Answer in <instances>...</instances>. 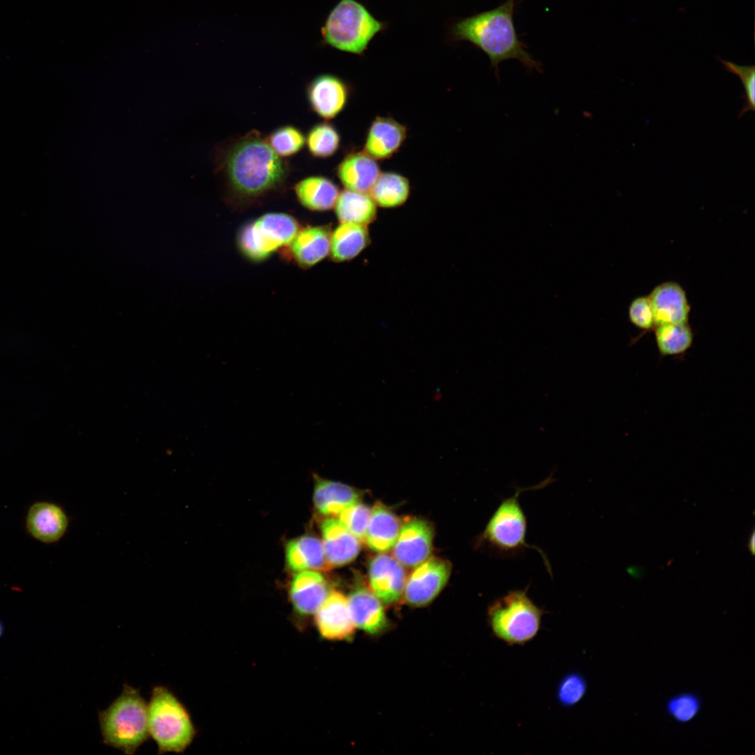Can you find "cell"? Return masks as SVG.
Instances as JSON below:
<instances>
[{
  "label": "cell",
  "mask_w": 755,
  "mask_h": 755,
  "mask_svg": "<svg viewBox=\"0 0 755 755\" xmlns=\"http://www.w3.org/2000/svg\"><path fill=\"white\" fill-rule=\"evenodd\" d=\"M516 1L506 0L494 9L458 20L450 27V38L468 41L484 52L496 73L502 62L511 59L528 70L540 71V64L527 51L516 31L513 20Z\"/></svg>",
  "instance_id": "cell-1"
},
{
  "label": "cell",
  "mask_w": 755,
  "mask_h": 755,
  "mask_svg": "<svg viewBox=\"0 0 755 755\" xmlns=\"http://www.w3.org/2000/svg\"><path fill=\"white\" fill-rule=\"evenodd\" d=\"M224 176L231 191L244 199H255L279 187L288 173L287 163L266 138L252 131L226 150Z\"/></svg>",
  "instance_id": "cell-2"
},
{
  "label": "cell",
  "mask_w": 755,
  "mask_h": 755,
  "mask_svg": "<svg viewBox=\"0 0 755 755\" xmlns=\"http://www.w3.org/2000/svg\"><path fill=\"white\" fill-rule=\"evenodd\" d=\"M103 742L126 754H135L149 738L148 704L138 689L124 684L122 693L99 712Z\"/></svg>",
  "instance_id": "cell-3"
},
{
  "label": "cell",
  "mask_w": 755,
  "mask_h": 755,
  "mask_svg": "<svg viewBox=\"0 0 755 755\" xmlns=\"http://www.w3.org/2000/svg\"><path fill=\"white\" fill-rule=\"evenodd\" d=\"M387 23L378 20L362 3L339 0L321 29L322 43L340 51L362 56Z\"/></svg>",
  "instance_id": "cell-4"
},
{
  "label": "cell",
  "mask_w": 755,
  "mask_h": 755,
  "mask_svg": "<svg viewBox=\"0 0 755 755\" xmlns=\"http://www.w3.org/2000/svg\"><path fill=\"white\" fill-rule=\"evenodd\" d=\"M552 481L549 476L539 484L517 488L515 493L503 499L493 512L480 536V542L491 549L493 553L503 556L519 554L527 548L534 549L540 553L547 569L552 575L551 566L545 552L539 547L529 545L526 540V517L519 501V494L522 492L541 489Z\"/></svg>",
  "instance_id": "cell-5"
},
{
  "label": "cell",
  "mask_w": 755,
  "mask_h": 755,
  "mask_svg": "<svg viewBox=\"0 0 755 755\" xmlns=\"http://www.w3.org/2000/svg\"><path fill=\"white\" fill-rule=\"evenodd\" d=\"M150 735L158 746L157 754L182 753L196 731L185 706L168 688L153 687L148 704Z\"/></svg>",
  "instance_id": "cell-6"
},
{
  "label": "cell",
  "mask_w": 755,
  "mask_h": 755,
  "mask_svg": "<svg viewBox=\"0 0 755 755\" xmlns=\"http://www.w3.org/2000/svg\"><path fill=\"white\" fill-rule=\"evenodd\" d=\"M544 613L529 598L526 588L496 599L488 607L487 618L498 639L509 645H522L537 635Z\"/></svg>",
  "instance_id": "cell-7"
},
{
  "label": "cell",
  "mask_w": 755,
  "mask_h": 755,
  "mask_svg": "<svg viewBox=\"0 0 755 755\" xmlns=\"http://www.w3.org/2000/svg\"><path fill=\"white\" fill-rule=\"evenodd\" d=\"M299 231V223L292 216L266 213L241 227L238 245L247 259L261 261L280 247L289 245Z\"/></svg>",
  "instance_id": "cell-8"
},
{
  "label": "cell",
  "mask_w": 755,
  "mask_h": 755,
  "mask_svg": "<svg viewBox=\"0 0 755 755\" xmlns=\"http://www.w3.org/2000/svg\"><path fill=\"white\" fill-rule=\"evenodd\" d=\"M451 573L448 561L428 558L416 566L406 580L403 595L406 603L414 607L430 603L445 586Z\"/></svg>",
  "instance_id": "cell-9"
},
{
  "label": "cell",
  "mask_w": 755,
  "mask_h": 755,
  "mask_svg": "<svg viewBox=\"0 0 755 755\" xmlns=\"http://www.w3.org/2000/svg\"><path fill=\"white\" fill-rule=\"evenodd\" d=\"M350 94V85L341 78L331 73L317 76L306 88L307 99L312 110L326 120L335 118L343 111Z\"/></svg>",
  "instance_id": "cell-10"
},
{
  "label": "cell",
  "mask_w": 755,
  "mask_h": 755,
  "mask_svg": "<svg viewBox=\"0 0 755 755\" xmlns=\"http://www.w3.org/2000/svg\"><path fill=\"white\" fill-rule=\"evenodd\" d=\"M315 623L319 635L329 640H349L355 626L349 609L347 598L332 590L316 611Z\"/></svg>",
  "instance_id": "cell-11"
},
{
  "label": "cell",
  "mask_w": 755,
  "mask_h": 755,
  "mask_svg": "<svg viewBox=\"0 0 755 755\" xmlns=\"http://www.w3.org/2000/svg\"><path fill=\"white\" fill-rule=\"evenodd\" d=\"M432 540L433 531L426 521L408 520L401 527L393 546L394 556L401 565L416 567L429 557Z\"/></svg>",
  "instance_id": "cell-12"
},
{
  "label": "cell",
  "mask_w": 755,
  "mask_h": 755,
  "mask_svg": "<svg viewBox=\"0 0 755 755\" xmlns=\"http://www.w3.org/2000/svg\"><path fill=\"white\" fill-rule=\"evenodd\" d=\"M371 590L383 603L398 601L403 594L405 571L394 557L380 554L371 561L368 569Z\"/></svg>",
  "instance_id": "cell-13"
},
{
  "label": "cell",
  "mask_w": 755,
  "mask_h": 755,
  "mask_svg": "<svg viewBox=\"0 0 755 755\" xmlns=\"http://www.w3.org/2000/svg\"><path fill=\"white\" fill-rule=\"evenodd\" d=\"M648 297L653 310L655 326L665 324L689 323L691 305L685 290L679 283L663 282L656 285Z\"/></svg>",
  "instance_id": "cell-14"
},
{
  "label": "cell",
  "mask_w": 755,
  "mask_h": 755,
  "mask_svg": "<svg viewBox=\"0 0 755 755\" xmlns=\"http://www.w3.org/2000/svg\"><path fill=\"white\" fill-rule=\"evenodd\" d=\"M25 526L32 538L41 542L51 544L64 535L69 526V518L59 505L38 501L29 507Z\"/></svg>",
  "instance_id": "cell-15"
},
{
  "label": "cell",
  "mask_w": 755,
  "mask_h": 755,
  "mask_svg": "<svg viewBox=\"0 0 755 755\" xmlns=\"http://www.w3.org/2000/svg\"><path fill=\"white\" fill-rule=\"evenodd\" d=\"M407 127L391 117L377 116L366 133L364 150L376 160L391 158L403 146Z\"/></svg>",
  "instance_id": "cell-16"
},
{
  "label": "cell",
  "mask_w": 755,
  "mask_h": 755,
  "mask_svg": "<svg viewBox=\"0 0 755 755\" xmlns=\"http://www.w3.org/2000/svg\"><path fill=\"white\" fill-rule=\"evenodd\" d=\"M329 584L320 573L300 571L292 580L289 598L296 614L301 617L314 614L330 593Z\"/></svg>",
  "instance_id": "cell-17"
},
{
  "label": "cell",
  "mask_w": 755,
  "mask_h": 755,
  "mask_svg": "<svg viewBox=\"0 0 755 755\" xmlns=\"http://www.w3.org/2000/svg\"><path fill=\"white\" fill-rule=\"evenodd\" d=\"M323 548L330 568L341 566L352 561L359 554L361 544L339 520L324 519L321 524Z\"/></svg>",
  "instance_id": "cell-18"
},
{
  "label": "cell",
  "mask_w": 755,
  "mask_h": 755,
  "mask_svg": "<svg viewBox=\"0 0 755 755\" xmlns=\"http://www.w3.org/2000/svg\"><path fill=\"white\" fill-rule=\"evenodd\" d=\"M351 617L356 628L371 635L384 631L388 621L382 602L364 587H357L347 598Z\"/></svg>",
  "instance_id": "cell-19"
},
{
  "label": "cell",
  "mask_w": 755,
  "mask_h": 755,
  "mask_svg": "<svg viewBox=\"0 0 755 755\" xmlns=\"http://www.w3.org/2000/svg\"><path fill=\"white\" fill-rule=\"evenodd\" d=\"M381 173L377 160L363 151L348 153L336 168L345 189L368 193Z\"/></svg>",
  "instance_id": "cell-20"
},
{
  "label": "cell",
  "mask_w": 755,
  "mask_h": 755,
  "mask_svg": "<svg viewBox=\"0 0 755 755\" xmlns=\"http://www.w3.org/2000/svg\"><path fill=\"white\" fill-rule=\"evenodd\" d=\"M331 230L325 226H308L299 231L290 243V252L303 268L317 264L330 252Z\"/></svg>",
  "instance_id": "cell-21"
},
{
  "label": "cell",
  "mask_w": 755,
  "mask_h": 755,
  "mask_svg": "<svg viewBox=\"0 0 755 755\" xmlns=\"http://www.w3.org/2000/svg\"><path fill=\"white\" fill-rule=\"evenodd\" d=\"M313 501L316 510L324 516L339 515L359 500L357 491L345 484L314 474Z\"/></svg>",
  "instance_id": "cell-22"
},
{
  "label": "cell",
  "mask_w": 755,
  "mask_h": 755,
  "mask_svg": "<svg viewBox=\"0 0 755 755\" xmlns=\"http://www.w3.org/2000/svg\"><path fill=\"white\" fill-rule=\"evenodd\" d=\"M371 242L368 226L340 223L331 234L330 257L338 263L351 261L368 247Z\"/></svg>",
  "instance_id": "cell-23"
},
{
  "label": "cell",
  "mask_w": 755,
  "mask_h": 755,
  "mask_svg": "<svg viewBox=\"0 0 755 755\" xmlns=\"http://www.w3.org/2000/svg\"><path fill=\"white\" fill-rule=\"evenodd\" d=\"M285 559L287 566L294 572L331 568L326 561L322 542L312 535H302L289 540L285 546Z\"/></svg>",
  "instance_id": "cell-24"
},
{
  "label": "cell",
  "mask_w": 755,
  "mask_h": 755,
  "mask_svg": "<svg viewBox=\"0 0 755 755\" xmlns=\"http://www.w3.org/2000/svg\"><path fill=\"white\" fill-rule=\"evenodd\" d=\"M299 203L313 211H326L333 208L340 194L338 187L322 175L307 177L294 186Z\"/></svg>",
  "instance_id": "cell-25"
},
{
  "label": "cell",
  "mask_w": 755,
  "mask_h": 755,
  "mask_svg": "<svg viewBox=\"0 0 755 755\" xmlns=\"http://www.w3.org/2000/svg\"><path fill=\"white\" fill-rule=\"evenodd\" d=\"M401 529L398 518L381 503L371 510L365 540L373 551L384 552L393 547Z\"/></svg>",
  "instance_id": "cell-26"
},
{
  "label": "cell",
  "mask_w": 755,
  "mask_h": 755,
  "mask_svg": "<svg viewBox=\"0 0 755 755\" xmlns=\"http://www.w3.org/2000/svg\"><path fill=\"white\" fill-rule=\"evenodd\" d=\"M334 208L340 223L368 226L375 221L378 215V206L369 193L347 189L340 192Z\"/></svg>",
  "instance_id": "cell-27"
},
{
  "label": "cell",
  "mask_w": 755,
  "mask_h": 755,
  "mask_svg": "<svg viewBox=\"0 0 755 755\" xmlns=\"http://www.w3.org/2000/svg\"><path fill=\"white\" fill-rule=\"evenodd\" d=\"M368 193L378 206L394 208L403 206L408 199L410 183L397 172H381Z\"/></svg>",
  "instance_id": "cell-28"
},
{
  "label": "cell",
  "mask_w": 755,
  "mask_h": 755,
  "mask_svg": "<svg viewBox=\"0 0 755 755\" xmlns=\"http://www.w3.org/2000/svg\"><path fill=\"white\" fill-rule=\"evenodd\" d=\"M655 340L661 356H678L686 352L693 342L689 324H665L656 326Z\"/></svg>",
  "instance_id": "cell-29"
},
{
  "label": "cell",
  "mask_w": 755,
  "mask_h": 755,
  "mask_svg": "<svg viewBox=\"0 0 755 755\" xmlns=\"http://www.w3.org/2000/svg\"><path fill=\"white\" fill-rule=\"evenodd\" d=\"M340 141V135L337 129L326 122L313 125L305 138L310 154L321 159L332 157L338 150Z\"/></svg>",
  "instance_id": "cell-30"
},
{
  "label": "cell",
  "mask_w": 755,
  "mask_h": 755,
  "mask_svg": "<svg viewBox=\"0 0 755 755\" xmlns=\"http://www.w3.org/2000/svg\"><path fill=\"white\" fill-rule=\"evenodd\" d=\"M267 141L278 156L287 157L296 154L304 147L305 137L299 129L285 125L272 131Z\"/></svg>",
  "instance_id": "cell-31"
},
{
  "label": "cell",
  "mask_w": 755,
  "mask_h": 755,
  "mask_svg": "<svg viewBox=\"0 0 755 755\" xmlns=\"http://www.w3.org/2000/svg\"><path fill=\"white\" fill-rule=\"evenodd\" d=\"M587 691L584 677L578 672H571L560 680L556 689V700L561 706L572 707L583 699Z\"/></svg>",
  "instance_id": "cell-32"
},
{
  "label": "cell",
  "mask_w": 755,
  "mask_h": 755,
  "mask_svg": "<svg viewBox=\"0 0 755 755\" xmlns=\"http://www.w3.org/2000/svg\"><path fill=\"white\" fill-rule=\"evenodd\" d=\"M700 700L697 696L684 693L671 698L667 703L666 710L675 721L686 723L691 721L699 712Z\"/></svg>",
  "instance_id": "cell-33"
},
{
  "label": "cell",
  "mask_w": 755,
  "mask_h": 755,
  "mask_svg": "<svg viewBox=\"0 0 755 755\" xmlns=\"http://www.w3.org/2000/svg\"><path fill=\"white\" fill-rule=\"evenodd\" d=\"M371 510L365 504H356L344 510L339 520L360 541L365 540Z\"/></svg>",
  "instance_id": "cell-34"
},
{
  "label": "cell",
  "mask_w": 755,
  "mask_h": 755,
  "mask_svg": "<svg viewBox=\"0 0 755 755\" xmlns=\"http://www.w3.org/2000/svg\"><path fill=\"white\" fill-rule=\"evenodd\" d=\"M725 69L730 73L737 75L745 90L746 102L740 111L739 117L749 110L755 108V68L754 66H742L729 61L720 59Z\"/></svg>",
  "instance_id": "cell-35"
},
{
  "label": "cell",
  "mask_w": 755,
  "mask_h": 755,
  "mask_svg": "<svg viewBox=\"0 0 755 755\" xmlns=\"http://www.w3.org/2000/svg\"><path fill=\"white\" fill-rule=\"evenodd\" d=\"M628 319L636 327L646 332L655 327L653 310L648 296H638L628 306Z\"/></svg>",
  "instance_id": "cell-36"
},
{
  "label": "cell",
  "mask_w": 755,
  "mask_h": 755,
  "mask_svg": "<svg viewBox=\"0 0 755 755\" xmlns=\"http://www.w3.org/2000/svg\"><path fill=\"white\" fill-rule=\"evenodd\" d=\"M754 537H755L754 536V532L753 531V532L752 533V534L749 536V543H748V547H749V549L751 552L752 554H754V547H755L754 546V542H755L754 541Z\"/></svg>",
  "instance_id": "cell-37"
},
{
  "label": "cell",
  "mask_w": 755,
  "mask_h": 755,
  "mask_svg": "<svg viewBox=\"0 0 755 755\" xmlns=\"http://www.w3.org/2000/svg\"><path fill=\"white\" fill-rule=\"evenodd\" d=\"M3 633V626L2 623H1V621H0V638L2 636Z\"/></svg>",
  "instance_id": "cell-38"
}]
</instances>
